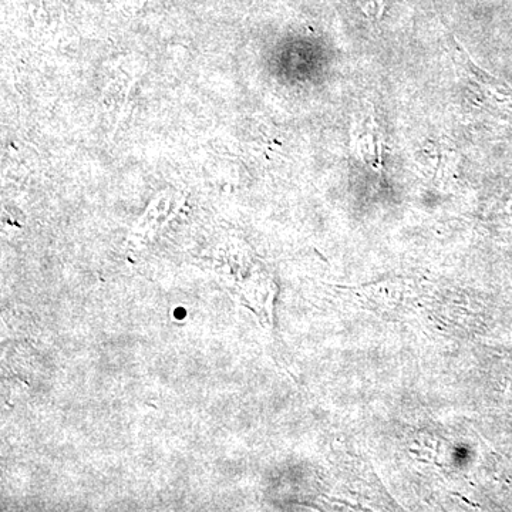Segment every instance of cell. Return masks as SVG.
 Returning <instances> with one entry per match:
<instances>
[{"mask_svg":"<svg viewBox=\"0 0 512 512\" xmlns=\"http://www.w3.org/2000/svg\"><path fill=\"white\" fill-rule=\"evenodd\" d=\"M350 148L353 156L363 165L372 170L382 171L383 168V131L377 123L373 109L365 111L362 116L355 117L350 128Z\"/></svg>","mask_w":512,"mask_h":512,"instance_id":"6da1fadb","label":"cell"},{"mask_svg":"<svg viewBox=\"0 0 512 512\" xmlns=\"http://www.w3.org/2000/svg\"><path fill=\"white\" fill-rule=\"evenodd\" d=\"M357 5L367 18L380 20L383 18L384 10L389 5V0H357Z\"/></svg>","mask_w":512,"mask_h":512,"instance_id":"7a4b0ae2","label":"cell"}]
</instances>
